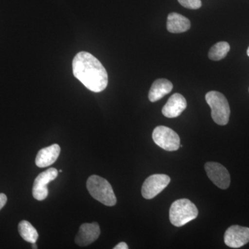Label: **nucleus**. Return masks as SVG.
<instances>
[{
    "mask_svg": "<svg viewBox=\"0 0 249 249\" xmlns=\"http://www.w3.org/2000/svg\"><path fill=\"white\" fill-rule=\"evenodd\" d=\"M154 142L166 151H176L180 147V138L178 134L165 126H157L152 133Z\"/></svg>",
    "mask_w": 249,
    "mask_h": 249,
    "instance_id": "nucleus-5",
    "label": "nucleus"
},
{
    "mask_svg": "<svg viewBox=\"0 0 249 249\" xmlns=\"http://www.w3.org/2000/svg\"><path fill=\"white\" fill-rule=\"evenodd\" d=\"M32 245V249H37V245H36V243H32L31 244Z\"/></svg>",
    "mask_w": 249,
    "mask_h": 249,
    "instance_id": "nucleus-20",
    "label": "nucleus"
},
{
    "mask_svg": "<svg viewBox=\"0 0 249 249\" xmlns=\"http://www.w3.org/2000/svg\"><path fill=\"white\" fill-rule=\"evenodd\" d=\"M87 188L93 199L107 206L116 204V197L110 183L106 178L91 175L87 181Z\"/></svg>",
    "mask_w": 249,
    "mask_h": 249,
    "instance_id": "nucleus-2",
    "label": "nucleus"
},
{
    "mask_svg": "<svg viewBox=\"0 0 249 249\" xmlns=\"http://www.w3.org/2000/svg\"><path fill=\"white\" fill-rule=\"evenodd\" d=\"M191 28V22L189 19L182 15L171 13L168 15L167 21V29L173 34H180L186 32Z\"/></svg>",
    "mask_w": 249,
    "mask_h": 249,
    "instance_id": "nucleus-14",
    "label": "nucleus"
},
{
    "mask_svg": "<svg viewBox=\"0 0 249 249\" xmlns=\"http://www.w3.org/2000/svg\"><path fill=\"white\" fill-rule=\"evenodd\" d=\"M60 150V147L58 144H53L42 149L36 156V165L39 168H46L53 164L58 160Z\"/></svg>",
    "mask_w": 249,
    "mask_h": 249,
    "instance_id": "nucleus-12",
    "label": "nucleus"
},
{
    "mask_svg": "<svg viewBox=\"0 0 249 249\" xmlns=\"http://www.w3.org/2000/svg\"><path fill=\"white\" fill-rule=\"evenodd\" d=\"M173 88V83L170 80L163 78L155 80L149 91V100L152 103L157 102L160 98L164 97L165 95L171 92Z\"/></svg>",
    "mask_w": 249,
    "mask_h": 249,
    "instance_id": "nucleus-13",
    "label": "nucleus"
},
{
    "mask_svg": "<svg viewBox=\"0 0 249 249\" xmlns=\"http://www.w3.org/2000/svg\"><path fill=\"white\" fill-rule=\"evenodd\" d=\"M19 235L29 243H36L38 239V233L34 226L28 221L23 220L18 225Z\"/></svg>",
    "mask_w": 249,
    "mask_h": 249,
    "instance_id": "nucleus-15",
    "label": "nucleus"
},
{
    "mask_svg": "<svg viewBox=\"0 0 249 249\" xmlns=\"http://www.w3.org/2000/svg\"><path fill=\"white\" fill-rule=\"evenodd\" d=\"M224 239L228 247L240 248L249 242V228L238 225L231 226L226 231Z\"/></svg>",
    "mask_w": 249,
    "mask_h": 249,
    "instance_id": "nucleus-9",
    "label": "nucleus"
},
{
    "mask_svg": "<svg viewBox=\"0 0 249 249\" xmlns=\"http://www.w3.org/2000/svg\"><path fill=\"white\" fill-rule=\"evenodd\" d=\"M186 98L180 93H174L162 109V114L170 119L178 117L186 109Z\"/></svg>",
    "mask_w": 249,
    "mask_h": 249,
    "instance_id": "nucleus-11",
    "label": "nucleus"
},
{
    "mask_svg": "<svg viewBox=\"0 0 249 249\" xmlns=\"http://www.w3.org/2000/svg\"><path fill=\"white\" fill-rule=\"evenodd\" d=\"M101 234L98 223H85L79 228L75 242L80 247H86L95 242Z\"/></svg>",
    "mask_w": 249,
    "mask_h": 249,
    "instance_id": "nucleus-10",
    "label": "nucleus"
},
{
    "mask_svg": "<svg viewBox=\"0 0 249 249\" xmlns=\"http://www.w3.org/2000/svg\"><path fill=\"white\" fill-rule=\"evenodd\" d=\"M229 51H230V45L228 42H217L210 50L209 58L214 61L222 60L227 56Z\"/></svg>",
    "mask_w": 249,
    "mask_h": 249,
    "instance_id": "nucleus-16",
    "label": "nucleus"
},
{
    "mask_svg": "<svg viewBox=\"0 0 249 249\" xmlns=\"http://www.w3.org/2000/svg\"><path fill=\"white\" fill-rule=\"evenodd\" d=\"M129 247L127 246V244L125 242H120V243L118 244L116 247H114V249H128Z\"/></svg>",
    "mask_w": 249,
    "mask_h": 249,
    "instance_id": "nucleus-19",
    "label": "nucleus"
},
{
    "mask_svg": "<svg viewBox=\"0 0 249 249\" xmlns=\"http://www.w3.org/2000/svg\"><path fill=\"white\" fill-rule=\"evenodd\" d=\"M183 7L189 9H198L201 6V0H178Z\"/></svg>",
    "mask_w": 249,
    "mask_h": 249,
    "instance_id": "nucleus-17",
    "label": "nucleus"
},
{
    "mask_svg": "<svg viewBox=\"0 0 249 249\" xmlns=\"http://www.w3.org/2000/svg\"><path fill=\"white\" fill-rule=\"evenodd\" d=\"M7 201V196L4 193H0V210L6 205Z\"/></svg>",
    "mask_w": 249,
    "mask_h": 249,
    "instance_id": "nucleus-18",
    "label": "nucleus"
},
{
    "mask_svg": "<svg viewBox=\"0 0 249 249\" xmlns=\"http://www.w3.org/2000/svg\"><path fill=\"white\" fill-rule=\"evenodd\" d=\"M170 182L169 176L155 174L147 178L142 184V193L145 199H151L158 196Z\"/></svg>",
    "mask_w": 249,
    "mask_h": 249,
    "instance_id": "nucleus-6",
    "label": "nucleus"
},
{
    "mask_svg": "<svg viewBox=\"0 0 249 249\" xmlns=\"http://www.w3.org/2000/svg\"><path fill=\"white\" fill-rule=\"evenodd\" d=\"M205 170L210 180L218 188L225 190L230 186V174L224 165L217 162H207Z\"/></svg>",
    "mask_w": 249,
    "mask_h": 249,
    "instance_id": "nucleus-7",
    "label": "nucleus"
},
{
    "mask_svg": "<svg viewBox=\"0 0 249 249\" xmlns=\"http://www.w3.org/2000/svg\"><path fill=\"white\" fill-rule=\"evenodd\" d=\"M206 101L211 109L213 119L219 125H226L229 121L231 109L227 98L219 91H211L206 93Z\"/></svg>",
    "mask_w": 249,
    "mask_h": 249,
    "instance_id": "nucleus-4",
    "label": "nucleus"
},
{
    "mask_svg": "<svg viewBox=\"0 0 249 249\" xmlns=\"http://www.w3.org/2000/svg\"><path fill=\"white\" fill-rule=\"evenodd\" d=\"M198 213L197 208L189 199H178L170 207V221L175 227H182L196 219Z\"/></svg>",
    "mask_w": 249,
    "mask_h": 249,
    "instance_id": "nucleus-3",
    "label": "nucleus"
},
{
    "mask_svg": "<svg viewBox=\"0 0 249 249\" xmlns=\"http://www.w3.org/2000/svg\"><path fill=\"white\" fill-rule=\"evenodd\" d=\"M73 73L88 89L101 92L108 85L106 68L92 54L86 52L77 53L72 62Z\"/></svg>",
    "mask_w": 249,
    "mask_h": 249,
    "instance_id": "nucleus-1",
    "label": "nucleus"
},
{
    "mask_svg": "<svg viewBox=\"0 0 249 249\" xmlns=\"http://www.w3.org/2000/svg\"><path fill=\"white\" fill-rule=\"evenodd\" d=\"M247 55H248V56L249 57V47L248 49H247Z\"/></svg>",
    "mask_w": 249,
    "mask_h": 249,
    "instance_id": "nucleus-21",
    "label": "nucleus"
},
{
    "mask_svg": "<svg viewBox=\"0 0 249 249\" xmlns=\"http://www.w3.org/2000/svg\"><path fill=\"white\" fill-rule=\"evenodd\" d=\"M58 175V171L55 168H49L40 173L36 178L33 186L32 194L34 197L38 201H42L47 197L49 194L47 185L54 181Z\"/></svg>",
    "mask_w": 249,
    "mask_h": 249,
    "instance_id": "nucleus-8",
    "label": "nucleus"
}]
</instances>
